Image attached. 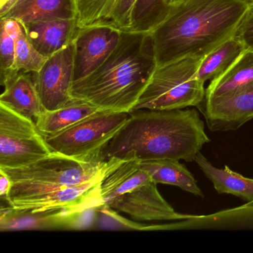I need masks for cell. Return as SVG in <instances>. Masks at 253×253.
<instances>
[{"label":"cell","instance_id":"6da1fadb","mask_svg":"<svg viewBox=\"0 0 253 253\" xmlns=\"http://www.w3.org/2000/svg\"><path fill=\"white\" fill-rule=\"evenodd\" d=\"M210 142L197 109L139 110L130 113L126 122L102 148L100 160L192 162Z\"/></svg>","mask_w":253,"mask_h":253},{"label":"cell","instance_id":"7a4b0ae2","mask_svg":"<svg viewBox=\"0 0 253 253\" xmlns=\"http://www.w3.org/2000/svg\"><path fill=\"white\" fill-rule=\"evenodd\" d=\"M253 2L249 0H183L152 32L158 66L205 57L235 36Z\"/></svg>","mask_w":253,"mask_h":253},{"label":"cell","instance_id":"3957f363","mask_svg":"<svg viewBox=\"0 0 253 253\" xmlns=\"http://www.w3.org/2000/svg\"><path fill=\"white\" fill-rule=\"evenodd\" d=\"M158 68L151 32H121L116 48L91 75L72 84V98L100 110L132 112Z\"/></svg>","mask_w":253,"mask_h":253},{"label":"cell","instance_id":"277c9868","mask_svg":"<svg viewBox=\"0 0 253 253\" xmlns=\"http://www.w3.org/2000/svg\"><path fill=\"white\" fill-rule=\"evenodd\" d=\"M122 162L117 158L102 162H83L52 152L45 158L23 167L0 169L5 171L12 182L8 201L10 206L19 200L85 183Z\"/></svg>","mask_w":253,"mask_h":253},{"label":"cell","instance_id":"5b68a950","mask_svg":"<svg viewBox=\"0 0 253 253\" xmlns=\"http://www.w3.org/2000/svg\"><path fill=\"white\" fill-rule=\"evenodd\" d=\"M204 57H186L158 66L132 112L199 106L205 98L206 89L197 72Z\"/></svg>","mask_w":253,"mask_h":253},{"label":"cell","instance_id":"8992f818","mask_svg":"<svg viewBox=\"0 0 253 253\" xmlns=\"http://www.w3.org/2000/svg\"><path fill=\"white\" fill-rule=\"evenodd\" d=\"M129 116L128 112L100 110L61 132L45 137V140L53 152L83 162H102V148Z\"/></svg>","mask_w":253,"mask_h":253},{"label":"cell","instance_id":"52a82bcc","mask_svg":"<svg viewBox=\"0 0 253 253\" xmlns=\"http://www.w3.org/2000/svg\"><path fill=\"white\" fill-rule=\"evenodd\" d=\"M34 120L0 104V168H18L52 153Z\"/></svg>","mask_w":253,"mask_h":253},{"label":"cell","instance_id":"ba28073f","mask_svg":"<svg viewBox=\"0 0 253 253\" xmlns=\"http://www.w3.org/2000/svg\"><path fill=\"white\" fill-rule=\"evenodd\" d=\"M116 167L85 183L19 200L11 203L10 206L32 212L77 213L93 209L99 210L103 207L101 198L102 181Z\"/></svg>","mask_w":253,"mask_h":253},{"label":"cell","instance_id":"9c48e42d","mask_svg":"<svg viewBox=\"0 0 253 253\" xmlns=\"http://www.w3.org/2000/svg\"><path fill=\"white\" fill-rule=\"evenodd\" d=\"M74 77V45L47 58L35 73V84L44 110L53 111L72 100L71 89Z\"/></svg>","mask_w":253,"mask_h":253},{"label":"cell","instance_id":"30bf717a","mask_svg":"<svg viewBox=\"0 0 253 253\" xmlns=\"http://www.w3.org/2000/svg\"><path fill=\"white\" fill-rule=\"evenodd\" d=\"M121 31L107 26L78 28L74 37L73 83L94 72L115 50Z\"/></svg>","mask_w":253,"mask_h":253},{"label":"cell","instance_id":"8fae6325","mask_svg":"<svg viewBox=\"0 0 253 253\" xmlns=\"http://www.w3.org/2000/svg\"><path fill=\"white\" fill-rule=\"evenodd\" d=\"M107 206L136 221H177L189 215L177 212L160 194L154 181L118 197Z\"/></svg>","mask_w":253,"mask_h":253},{"label":"cell","instance_id":"7c38bea8","mask_svg":"<svg viewBox=\"0 0 253 253\" xmlns=\"http://www.w3.org/2000/svg\"><path fill=\"white\" fill-rule=\"evenodd\" d=\"M211 131H235L253 119V84L241 91L197 106Z\"/></svg>","mask_w":253,"mask_h":253},{"label":"cell","instance_id":"4fadbf2b","mask_svg":"<svg viewBox=\"0 0 253 253\" xmlns=\"http://www.w3.org/2000/svg\"><path fill=\"white\" fill-rule=\"evenodd\" d=\"M95 210V209H93ZM66 213L32 212L14 207L0 210V229L4 231L41 230V229H75L82 228L89 220V211Z\"/></svg>","mask_w":253,"mask_h":253},{"label":"cell","instance_id":"5bb4252c","mask_svg":"<svg viewBox=\"0 0 253 253\" xmlns=\"http://www.w3.org/2000/svg\"><path fill=\"white\" fill-rule=\"evenodd\" d=\"M35 75V73L17 70L1 73L4 91L0 96V104L35 121L44 109L37 89Z\"/></svg>","mask_w":253,"mask_h":253},{"label":"cell","instance_id":"9a60e30c","mask_svg":"<svg viewBox=\"0 0 253 253\" xmlns=\"http://www.w3.org/2000/svg\"><path fill=\"white\" fill-rule=\"evenodd\" d=\"M159 230L190 229H253V201L234 208L203 215L189 214L187 219L158 225Z\"/></svg>","mask_w":253,"mask_h":253},{"label":"cell","instance_id":"2e32d148","mask_svg":"<svg viewBox=\"0 0 253 253\" xmlns=\"http://www.w3.org/2000/svg\"><path fill=\"white\" fill-rule=\"evenodd\" d=\"M1 19H14L22 25L45 20L77 19L76 0H14L1 13Z\"/></svg>","mask_w":253,"mask_h":253},{"label":"cell","instance_id":"e0dca14e","mask_svg":"<svg viewBox=\"0 0 253 253\" xmlns=\"http://www.w3.org/2000/svg\"><path fill=\"white\" fill-rule=\"evenodd\" d=\"M23 27L34 47L47 58L68 46L78 29L77 19L45 20Z\"/></svg>","mask_w":253,"mask_h":253},{"label":"cell","instance_id":"ac0fdd59","mask_svg":"<svg viewBox=\"0 0 253 253\" xmlns=\"http://www.w3.org/2000/svg\"><path fill=\"white\" fill-rule=\"evenodd\" d=\"M253 84V51L247 50L226 72L210 81L203 102L228 97Z\"/></svg>","mask_w":253,"mask_h":253},{"label":"cell","instance_id":"d6986e66","mask_svg":"<svg viewBox=\"0 0 253 253\" xmlns=\"http://www.w3.org/2000/svg\"><path fill=\"white\" fill-rule=\"evenodd\" d=\"M140 163L137 160L124 161L103 178L101 183L103 206L109 205L118 197L153 181L149 174L142 169Z\"/></svg>","mask_w":253,"mask_h":253},{"label":"cell","instance_id":"ffe728a7","mask_svg":"<svg viewBox=\"0 0 253 253\" xmlns=\"http://www.w3.org/2000/svg\"><path fill=\"white\" fill-rule=\"evenodd\" d=\"M100 110L85 100L72 98L65 106L55 110H44L35 122L44 137H51Z\"/></svg>","mask_w":253,"mask_h":253},{"label":"cell","instance_id":"44dd1931","mask_svg":"<svg viewBox=\"0 0 253 253\" xmlns=\"http://www.w3.org/2000/svg\"><path fill=\"white\" fill-rule=\"evenodd\" d=\"M195 162L212 183L217 193L234 195L246 202L253 201V179L232 171L228 166L217 168L201 152L197 155Z\"/></svg>","mask_w":253,"mask_h":253},{"label":"cell","instance_id":"7402d4cb","mask_svg":"<svg viewBox=\"0 0 253 253\" xmlns=\"http://www.w3.org/2000/svg\"><path fill=\"white\" fill-rule=\"evenodd\" d=\"M140 166L157 184L172 185L195 196L204 198L196 179L180 161L165 159L140 161Z\"/></svg>","mask_w":253,"mask_h":253},{"label":"cell","instance_id":"603a6c76","mask_svg":"<svg viewBox=\"0 0 253 253\" xmlns=\"http://www.w3.org/2000/svg\"><path fill=\"white\" fill-rule=\"evenodd\" d=\"M247 51L235 36L228 39L203 58L197 72V78L205 84L226 72Z\"/></svg>","mask_w":253,"mask_h":253},{"label":"cell","instance_id":"cb8c5ba5","mask_svg":"<svg viewBox=\"0 0 253 253\" xmlns=\"http://www.w3.org/2000/svg\"><path fill=\"white\" fill-rule=\"evenodd\" d=\"M171 0H137L131 14V30L152 32L169 14Z\"/></svg>","mask_w":253,"mask_h":253},{"label":"cell","instance_id":"d4e9b609","mask_svg":"<svg viewBox=\"0 0 253 253\" xmlns=\"http://www.w3.org/2000/svg\"><path fill=\"white\" fill-rule=\"evenodd\" d=\"M120 0H78V26H91L112 19Z\"/></svg>","mask_w":253,"mask_h":253},{"label":"cell","instance_id":"484cf974","mask_svg":"<svg viewBox=\"0 0 253 253\" xmlns=\"http://www.w3.org/2000/svg\"><path fill=\"white\" fill-rule=\"evenodd\" d=\"M16 42L15 63L14 70L26 73H37L41 70L47 57L34 47L26 36L24 27Z\"/></svg>","mask_w":253,"mask_h":253},{"label":"cell","instance_id":"4316f807","mask_svg":"<svg viewBox=\"0 0 253 253\" xmlns=\"http://www.w3.org/2000/svg\"><path fill=\"white\" fill-rule=\"evenodd\" d=\"M16 42L1 26L0 37V66L1 73L14 70L15 63Z\"/></svg>","mask_w":253,"mask_h":253},{"label":"cell","instance_id":"83f0119b","mask_svg":"<svg viewBox=\"0 0 253 253\" xmlns=\"http://www.w3.org/2000/svg\"><path fill=\"white\" fill-rule=\"evenodd\" d=\"M137 0H120L112 21V27L121 32L131 30V14Z\"/></svg>","mask_w":253,"mask_h":253},{"label":"cell","instance_id":"f1b7e54d","mask_svg":"<svg viewBox=\"0 0 253 253\" xmlns=\"http://www.w3.org/2000/svg\"><path fill=\"white\" fill-rule=\"evenodd\" d=\"M245 47L253 51V5L250 7L235 35Z\"/></svg>","mask_w":253,"mask_h":253},{"label":"cell","instance_id":"f546056e","mask_svg":"<svg viewBox=\"0 0 253 253\" xmlns=\"http://www.w3.org/2000/svg\"><path fill=\"white\" fill-rule=\"evenodd\" d=\"M1 26L5 28L7 33L15 41L23 30V25L14 19H1Z\"/></svg>","mask_w":253,"mask_h":253},{"label":"cell","instance_id":"4dcf8cb0","mask_svg":"<svg viewBox=\"0 0 253 253\" xmlns=\"http://www.w3.org/2000/svg\"><path fill=\"white\" fill-rule=\"evenodd\" d=\"M12 182L4 170L0 169V196L2 200L8 203Z\"/></svg>","mask_w":253,"mask_h":253},{"label":"cell","instance_id":"1f68e13d","mask_svg":"<svg viewBox=\"0 0 253 253\" xmlns=\"http://www.w3.org/2000/svg\"><path fill=\"white\" fill-rule=\"evenodd\" d=\"M14 1V0H0V13L4 12Z\"/></svg>","mask_w":253,"mask_h":253},{"label":"cell","instance_id":"d6a6232c","mask_svg":"<svg viewBox=\"0 0 253 253\" xmlns=\"http://www.w3.org/2000/svg\"><path fill=\"white\" fill-rule=\"evenodd\" d=\"M183 0H171V6L172 5H177L180 2H183Z\"/></svg>","mask_w":253,"mask_h":253},{"label":"cell","instance_id":"836d02e7","mask_svg":"<svg viewBox=\"0 0 253 253\" xmlns=\"http://www.w3.org/2000/svg\"><path fill=\"white\" fill-rule=\"evenodd\" d=\"M249 1H250V2H253V0H249Z\"/></svg>","mask_w":253,"mask_h":253},{"label":"cell","instance_id":"e575fe53","mask_svg":"<svg viewBox=\"0 0 253 253\" xmlns=\"http://www.w3.org/2000/svg\"><path fill=\"white\" fill-rule=\"evenodd\" d=\"M77 1H78V0H76V2H77Z\"/></svg>","mask_w":253,"mask_h":253}]
</instances>
